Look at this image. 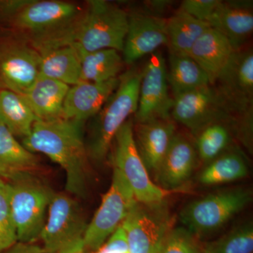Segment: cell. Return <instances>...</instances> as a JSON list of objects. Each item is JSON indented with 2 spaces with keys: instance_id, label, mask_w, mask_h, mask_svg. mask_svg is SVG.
<instances>
[{
  "instance_id": "6da1fadb",
  "label": "cell",
  "mask_w": 253,
  "mask_h": 253,
  "mask_svg": "<svg viewBox=\"0 0 253 253\" xmlns=\"http://www.w3.org/2000/svg\"><path fill=\"white\" fill-rule=\"evenodd\" d=\"M127 28L126 10L106 0H90L64 27L29 43L40 54L67 46L86 52L104 49L122 52Z\"/></svg>"
},
{
  "instance_id": "7a4b0ae2",
  "label": "cell",
  "mask_w": 253,
  "mask_h": 253,
  "mask_svg": "<svg viewBox=\"0 0 253 253\" xmlns=\"http://www.w3.org/2000/svg\"><path fill=\"white\" fill-rule=\"evenodd\" d=\"M84 123L61 118L38 120L23 146L32 153H42L64 169L68 192L84 197L86 194L88 156L83 136Z\"/></svg>"
},
{
  "instance_id": "3957f363",
  "label": "cell",
  "mask_w": 253,
  "mask_h": 253,
  "mask_svg": "<svg viewBox=\"0 0 253 253\" xmlns=\"http://www.w3.org/2000/svg\"><path fill=\"white\" fill-rule=\"evenodd\" d=\"M142 71L130 69L121 75L117 89L101 110L91 118L85 142L88 158L96 164L104 163L113 139L121 126L135 114Z\"/></svg>"
},
{
  "instance_id": "277c9868",
  "label": "cell",
  "mask_w": 253,
  "mask_h": 253,
  "mask_svg": "<svg viewBox=\"0 0 253 253\" xmlns=\"http://www.w3.org/2000/svg\"><path fill=\"white\" fill-rule=\"evenodd\" d=\"M6 182L18 242L35 244L41 237L55 193L31 172L21 173Z\"/></svg>"
},
{
  "instance_id": "5b68a950",
  "label": "cell",
  "mask_w": 253,
  "mask_h": 253,
  "mask_svg": "<svg viewBox=\"0 0 253 253\" xmlns=\"http://www.w3.org/2000/svg\"><path fill=\"white\" fill-rule=\"evenodd\" d=\"M252 200V191L246 188L217 191L186 205L180 212V220L198 238L208 235L225 225Z\"/></svg>"
},
{
  "instance_id": "8992f818",
  "label": "cell",
  "mask_w": 253,
  "mask_h": 253,
  "mask_svg": "<svg viewBox=\"0 0 253 253\" xmlns=\"http://www.w3.org/2000/svg\"><path fill=\"white\" fill-rule=\"evenodd\" d=\"M87 226L81 207L72 197L54 194L40 237L44 253H84Z\"/></svg>"
},
{
  "instance_id": "52a82bcc",
  "label": "cell",
  "mask_w": 253,
  "mask_h": 253,
  "mask_svg": "<svg viewBox=\"0 0 253 253\" xmlns=\"http://www.w3.org/2000/svg\"><path fill=\"white\" fill-rule=\"evenodd\" d=\"M76 3L59 0H23L6 25L28 42L64 27L83 12Z\"/></svg>"
},
{
  "instance_id": "ba28073f",
  "label": "cell",
  "mask_w": 253,
  "mask_h": 253,
  "mask_svg": "<svg viewBox=\"0 0 253 253\" xmlns=\"http://www.w3.org/2000/svg\"><path fill=\"white\" fill-rule=\"evenodd\" d=\"M172 215L166 199L159 202L134 201L121 226L129 253H158L168 231Z\"/></svg>"
},
{
  "instance_id": "9c48e42d",
  "label": "cell",
  "mask_w": 253,
  "mask_h": 253,
  "mask_svg": "<svg viewBox=\"0 0 253 253\" xmlns=\"http://www.w3.org/2000/svg\"><path fill=\"white\" fill-rule=\"evenodd\" d=\"M133 126L132 120L129 118L113 139V167L118 169L127 181L136 201L159 202L166 199L168 191L151 180L136 148Z\"/></svg>"
},
{
  "instance_id": "30bf717a",
  "label": "cell",
  "mask_w": 253,
  "mask_h": 253,
  "mask_svg": "<svg viewBox=\"0 0 253 253\" xmlns=\"http://www.w3.org/2000/svg\"><path fill=\"white\" fill-rule=\"evenodd\" d=\"M135 201L127 181L118 169L113 168L111 185L92 220L88 224L84 251H98L122 224Z\"/></svg>"
},
{
  "instance_id": "8fae6325",
  "label": "cell",
  "mask_w": 253,
  "mask_h": 253,
  "mask_svg": "<svg viewBox=\"0 0 253 253\" xmlns=\"http://www.w3.org/2000/svg\"><path fill=\"white\" fill-rule=\"evenodd\" d=\"M232 106L213 85L174 98L171 118L197 134L206 126L230 117Z\"/></svg>"
},
{
  "instance_id": "7c38bea8",
  "label": "cell",
  "mask_w": 253,
  "mask_h": 253,
  "mask_svg": "<svg viewBox=\"0 0 253 253\" xmlns=\"http://www.w3.org/2000/svg\"><path fill=\"white\" fill-rule=\"evenodd\" d=\"M41 59V54L24 38H0V86L24 94L39 76Z\"/></svg>"
},
{
  "instance_id": "4fadbf2b",
  "label": "cell",
  "mask_w": 253,
  "mask_h": 253,
  "mask_svg": "<svg viewBox=\"0 0 253 253\" xmlns=\"http://www.w3.org/2000/svg\"><path fill=\"white\" fill-rule=\"evenodd\" d=\"M167 65L163 54L156 51L150 55L142 71L136 123L171 118L174 98L169 92Z\"/></svg>"
},
{
  "instance_id": "5bb4252c",
  "label": "cell",
  "mask_w": 253,
  "mask_h": 253,
  "mask_svg": "<svg viewBox=\"0 0 253 253\" xmlns=\"http://www.w3.org/2000/svg\"><path fill=\"white\" fill-rule=\"evenodd\" d=\"M167 44L166 19L147 13H128L127 32L122 51L126 64H132Z\"/></svg>"
},
{
  "instance_id": "9a60e30c",
  "label": "cell",
  "mask_w": 253,
  "mask_h": 253,
  "mask_svg": "<svg viewBox=\"0 0 253 253\" xmlns=\"http://www.w3.org/2000/svg\"><path fill=\"white\" fill-rule=\"evenodd\" d=\"M217 83L218 91L230 104L234 111L246 113V110H252V49L235 51L214 84Z\"/></svg>"
},
{
  "instance_id": "2e32d148",
  "label": "cell",
  "mask_w": 253,
  "mask_h": 253,
  "mask_svg": "<svg viewBox=\"0 0 253 253\" xmlns=\"http://www.w3.org/2000/svg\"><path fill=\"white\" fill-rule=\"evenodd\" d=\"M118 77L101 83L81 82L70 86L65 98L63 118L84 123L94 117L117 89Z\"/></svg>"
},
{
  "instance_id": "e0dca14e",
  "label": "cell",
  "mask_w": 253,
  "mask_h": 253,
  "mask_svg": "<svg viewBox=\"0 0 253 253\" xmlns=\"http://www.w3.org/2000/svg\"><path fill=\"white\" fill-rule=\"evenodd\" d=\"M134 141L148 172L156 176L176 133L172 119L136 123Z\"/></svg>"
},
{
  "instance_id": "ac0fdd59",
  "label": "cell",
  "mask_w": 253,
  "mask_h": 253,
  "mask_svg": "<svg viewBox=\"0 0 253 253\" xmlns=\"http://www.w3.org/2000/svg\"><path fill=\"white\" fill-rule=\"evenodd\" d=\"M197 158L192 143L176 132L156 176L161 187L168 191L185 184L192 176Z\"/></svg>"
},
{
  "instance_id": "d6986e66",
  "label": "cell",
  "mask_w": 253,
  "mask_h": 253,
  "mask_svg": "<svg viewBox=\"0 0 253 253\" xmlns=\"http://www.w3.org/2000/svg\"><path fill=\"white\" fill-rule=\"evenodd\" d=\"M251 3L221 1L208 21L211 28L226 37L235 51L249 39L253 31Z\"/></svg>"
},
{
  "instance_id": "ffe728a7",
  "label": "cell",
  "mask_w": 253,
  "mask_h": 253,
  "mask_svg": "<svg viewBox=\"0 0 253 253\" xmlns=\"http://www.w3.org/2000/svg\"><path fill=\"white\" fill-rule=\"evenodd\" d=\"M234 52L227 38L210 27L196 42L189 55L204 69L211 85H214Z\"/></svg>"
},
{
  "instance_id": "44dd1931",
  "label": "cell",
  "mask_w": 253,
  "mask_h": 253,
  "mask_svg": "<svg viewBox=\"0 0 253 253\" xmlns=\"http://www.w3.org/2000/svg\"><path fill=\"white\" fill-rule=\"evenodd\" d=\"M70 86L40 73L31 87L22 95L38 120L62 118L63 103Z\"/></svg>"
},
{
  "instance_id": "7402d4cb",
  "label": "cell",
  "mask_w": 253,
  "mask_h": 253,
  "mask_svg": "<svg viewBox=\"0 0 253 253\" xmlns=\"http://www.w3.org/2000/svg\"><path fill=\"white\" fill-rule=\"evenodd\" d=\"M76 51L81 63V82L101 83L120 77L126 65L121 52L116 49Z\"/></svg>"
},
{
  "instance_id": "603a6c76",
  "label": "cell",
  "mask_w": 253,
  "mask_h": 253,
  "mask_svg": "<svg viewBox=\"0 0 253 253\" xmlns=\"http://www.w3.org/2000/svg\"><path fill=\"white\" fill-rule=\"evenodd\" d=\"M167 72L173 98L211 85L204 69L189 55L169 53Z\"/></svg>"
},
{
  "instance_id": "cb8c5ba5",
  "label": "cell",
  "mask_w": 253,
  "mask_h": 253,
  "mask_svg": "<svg viewBox=\"0 0 253 253\" xmlns=\"http://www.w3.org/2000/svg\"><path fill=\"white\" fill-rule=\"evenodd\" d=\"M37 166L35 154L20 144L0 122V178L9 180L21 173L31 172Z\"/></svg>"
},
{
  "instance_id": "d4e9b609",
  "label": "cell",
  "mask_w": 253,
  "mask_h": 253,
  "mask_svg": "<svg viewBox=\"0 0 253 253\" xmlns=\"http://www.w3.org/2000/svg\"><path fill=\"white\" fill-rule=\"evenodd\" d=\"M38 121L22 95L0 89V122L16 137H27Z\"/></svg>"
},
{
  "instance_id": "484cf974",
  "label": "cell",
  "mask_w": 253,
  "mask_h": 253,
  "mask_svg": "<svg viewBox=\"0 0 253 253\" xmlns=\"http://www.w3.org/2000/svg\"><path fill=\"white\" fill-rule=\"evenodd\" d=\"M210 27L208 23L196 19L182 10H178L166 19L169 53L189 55L196 42Z\"/></svg>"
},
{
  "instance_id": "4316f807",
  "label": "cell",
  "mask_w": 253,
  "mask_h": 253,
  "mask_svg": "<svg viewBox=\"0 0 253 253\" xmlns=\"http://www.w3.org/2000/svg\"><path fill=\"white\" fill-rule=\"evenodd\" d=\"M41 56V74L70 86L81 83V63L73 46L57 48Z\"/></svg>"
},
{
  "instance_id": "83f0119b",
  "label": "cell",
  "mask_w": 253,
  "mask_h": 253,
  "mask_svg": "<svg viewBox=\"0 0 253 253\" xmlns=\"http://www.w3.org/2000/svg\"><path fill=\"white\" fill-rule=\"evenodd\" d=\"M248 174L249 167L244 156L239 152L229 151L208 163L199 180L203 185L215 186L239 180Z\"/></svg>"
},
{
  "instance_id": "f1b7e54d",
  "label": "cell",
  "mask_w": 253,
  "mask_h": 253,
  "mask_svg": "<svg viewBox=\"0 0 253 253\" xmlns=\"http://www.w3.org/2000/svg\"><path fill=\"white\" fill-rule=\"evenodd\" d=\"M253 224L243 223L203 247L202 253H253Z\"/></svg>"
},
{
  "instance_id": "f546056e",
  "label": "cell",
  "mask_w": 253,
  "mask_h": 253,
  "mask_svg": "<svg viewBox=\"0 0 253 253\" xmlns=\"http://www.w3.org/2000/svg\"><path fill=\"white\" fill-rule=\"evenodd\" d=\"M196 150L199 157L208 163L224 152L231 142V134L225 125L214 123L198 133Z\"/></svg>"
},
{
  "instance_id": "4dcf8cb0",
  "label": "cell",
  "mask_w": 253,
  "mask_h": 253,
  "mask_svg": "<svg viewBox=\"0 0 253 253\" xmlns=\"http://www.w3.org/2000/svg\"><path fill=\"white\" fill-rule=\"evenodd\" d=\"M199 238L184 226L172 228L163 240L158 253H202Z\"/></svg>"
},
{
  "instance_id": "1f68e13d",
  "label": "cell",
  "mask_w": 253,
  "mask_h": 253,
  "mask_svg": "<svg viewBox=\"0 0 253 253\" xmlns=\"http://www.w3.org/2000/svg\"><path fill=\"white\" fill-rule=\"evenodd\" d=\"M18 242L6 181L0 178V252Z\"/></svg>"
},
{
  "instance_id": "d6a6232c",
  "label": "cell",
  "mask_w": 253,
  "mask_h": 253,
  "mask_svg": "<svg viewBox=\"0 0 253 253\" xmlns=\"http://www.w3.org/2000/svg\"><path fill=\"white\" fill-rule=\"evenodd\" d=\"M220 2L219 0H185L179 9L199 21L208 23Z\"/></svg>"
},
{
  "instance_id": "836d02e7",
  "label": "cell",
  "mask_w": 253,
  "mask_h": 253,
  "mask_svg": "<svg viewBox=\"0 0 253 253\" xmlns=\"http://www.w3.org/2000/svg\"><path fill=\"white\" fill-rule=\"evenodd\" d=\"M94 253H129L127 240L122 226H120Z\"/></svg>"
},
{
  "instance_id": "e575fe53",
  "label": "cell",
  "mask_w": 253,
  "mask_h": 253,
  "mask_svg": "<svg viewBox=\"0 0 253 253\" xmlns=\"http://www.w3.org/2000/svg\"><path fill=\"white\" fill-rule=\"evenodd\" d=\"M0 253H44L42 248L35 244L16 242L9 249Z\"/></svg>"
},
{
  "instance_id": "d590c367",
  "label": "cell",
  "mask_w": 253,
  "mask_h": 253,
  "mask_svg": "<svg viewBox=\"0 0 253 253\" xmlns=\"http://www.w3.org/2000/svg\"></svg>"
}]
</instances>
